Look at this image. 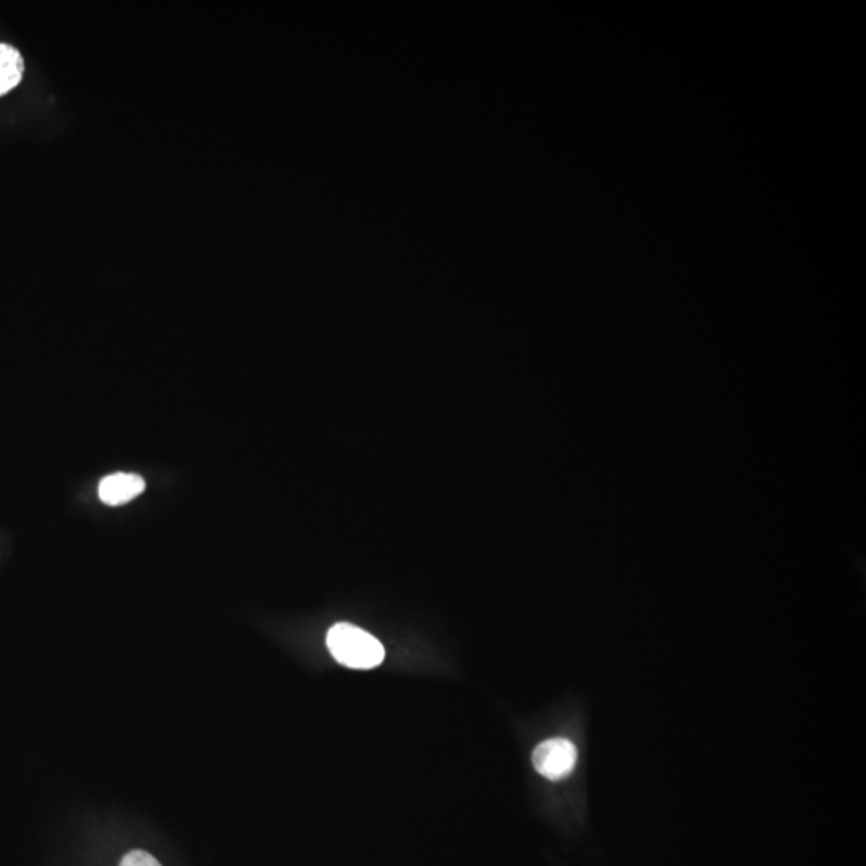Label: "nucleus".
<instances>
[{
    "mask_svg": "<svg viewBox=\"0 0 866 866\" xmlns=\"http://www.w3.org/2000/svg\"><path fill=\"white\" fill-rule=\"evenodd\" d=\"M329 652L337 663L350 669H374L384 661V645L355 624L339 623L326 637Z\"/></svg>",
    "mask_w": 866,
    "mask_h": 866,
    "instance_id": "obj_1",
    "label": "nucleus"
},
{
    "mask_svg": "<svg viewBox=\"0 0 866 866\" xmlns=\"http://www.w3.org/2000/svg\"><path fill=\"white\" fill-rule=\"evenodd\" d=\"M576 761H578V751L575 745L565 738L543 741L533 751V765L536 772L552 782L568 777L575 769Z\"/></svg>",
    "mask_w": 866,
    "mask_h": 866,
    "instance_id": "obj_2",
    "label": "nucleus"
},
{
    "mask_svg": "<svg viewBox=\"0 0 866 866\" xmlns=\"http://www.w3.org/2000/svg\"><path fill=\"white\" fill-rule=\"evenodd\" d=\"M145 480L137 474H113L98 485V496L106 506H122L145 491Z\"/></svg>",
    "mask_w": 866,
    "mask_h": 866,
    "instance_id": "obj_3",
    "label": "nucleus"
},
{
    "mask_svg": "<svg viewBox=\"0 0 866 866\" xmlns=\"http://www.w3.org/2000/svg\"><path fill=\"white\" fill-rule=\"evenodd\" d=\"M25 61L15 47L0 44V95L9 94L21 82Z\"/></svg>",
    "mask_w": 866,
    "mask_h": 866,
    "instance_id": "obj_4",
    "label": "nucleus"
},
{
    "mask_svg": "<svg viewBox=\"0 0 866 866\" xmlns=\"http://www.w3.org/2000/svg\"><path fill=\"white\" fill-rule=\"evenodd\" d=\"M119 866H161V863L145 850H132L122 858Z\"/></svg>",
    "mask_w": 866,
    "mask_h": 866,
    "instance_id": "obj_5",
    "label": "nucleus"
}]
</instances>
